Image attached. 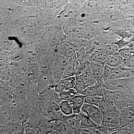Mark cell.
Masks as SVG:
<instances>
[{
    "instance_id": "9a60e30c",
    "label": "cell",
    "mask_w": 134,
    "mask_h": 134,
    "mask_svg": "<svg viewBox=\"0 0 134 134\" xmlns=\"http://www.w3.org/2000/svg\"><path fill=\"white\" fill-rule=\"evenodd\" d=\"M5 126L7 134H14L24 129L25 126L22 122L19 121H13L8 122Z\"/></svg>"
},
{
    "instance_id": "2e32d148",
    "label": "cell",
    "mask_w": 134,
    "mask_h": 134,
    "mask_svg": "<svg viewBox=\"0 0 134 134\" xmlns=\"http://www.w3.org/2000/svg\"><path fill=\"white\" fill-rule=\"evenodd\" d=\"M107 57V55L103 48L92 52L89 60L91 62L104 63Z\"/></svg>"
},
{
    "instance_id": "d590c367",
    "label": "cell",
    "mask_w": 134,
    "mask_h": 134,
    "mask_svg": "<svg viewBox=\"0 0 134 134\" xmlns=\"http://www.w3.org/2000/svg\"><path fill=\"white\" fill-rule=\"evenodd\" d=\"M24 130H21V131H19V132H16V133H15L14 134H24Z\"/></svg>"
},
{
    "instance_id": "44dd1931",
    "label": "cell",
    "mask_w": 134,
    "mask_h": 134,
    "mask_svg": "<svg viewBox=\"0 0 134 134\" xmlns=\"http://www.w3.org/2000/svg\"><path fill=\"white\" fill-rule=\"evenodd\" d=\"M76 82L74 89L76 91L77 94H80L87 88L88 86L85 83L81 77L79 76H76Z\"/></svg>"
},
{
    "instance_id": "e575fe53",
    "label": "cell",
    "mask_w": 134,
    "mask_h": 134,
    "mask_svg": "<svg viewBox=\"0 0 134 134\" xmlns=\"http://www.w3.org/2000/svg\"><path fill=\"white\" fill-rule=\"evenodd\" d=\"M128 47L134 53V42H131L129 44Z\"/></svg>"
},
{
    "instance_id": "7a4b0ae2",
    "label": "cell",
    "mask_w": 134,
    "mask_h": 134,
    "mask_svg": "<svg viewBox=\"0 0 134 134\" xmlns=\"http://www.w3.org/2000/svg\"><path fill=\"white\" fill-rule=\"evenodd\" d=\"M81 112L88 116L98 126H101L104 114L99 107L85 103Z\"/></svg>"
},
{
    "instance_id": "83f0119b",
    "label": "cell",
    "mask_w": 134,
    "mask_h": 134,
    "mask_svg": "<svg viewBox=\"0 0 134 134\" xmlns=\"http://www.w3.org/2000/svg\"><path fill=\"white\" fill-rule=\"evenodd\" d=\"M102 99V97H98V96L86 97L85 98V103L96 106L99 107Z\"/></svg>"
},
{
    "instance_id": "f1b7e54d",
    "label": "cell",
    "mask_w": 134,
    "mask_h": 134,
    "mask_svg": "<svg viewBox=\"0 0 134 134\" xmlns=\"http://www.w3.org/2000/svg\"><path fill=\"white\" fill-rule=\"evenodd\" d=\"M75 64L73 62L72 64L65 71L63 76L62 79L68 78L70 77L75 76Z\"/></svg>"
},
{
    "instance_id": "f546056e",
    "label": "cell",
    "mask_w": 134,
    "mask_h": 134,
    "mask_svg": "<svg viewBox=\"0 0 134 134\" xmlns=\"http://www.w3.org/2000/svg\"><path fill=\"white\" fill-rule=\"evenodd\" d=\"M95 128L102 134H111L113 132L120 129V128H110L104 126H99Z\"/></svg>"
},
{
    "instance_id": "30bf717a",
    "label": "cell",
    "mask_w": 134,
    "mask_h": 134,
    "mask_svg": "<svg viewBox=\"0 0 134 134\" xmlns=\"http://www.w3.org/2000/svg\"><path fill=\"white\" fill-rule=\"evenodd\" d=\"M90 65L93 76L98 84L102 85L103 83V72L104 64V63L91 62Z\"/></svg>"
},
{
    "instance_id": "603a6c76",
    "label": "cell",
    "mask_w": 134,
    "mask_h": 134,
    "mask_svg": "<svg viewBox=\"0 0 134 134\" xmlns=\"http://www.w3.org/2000/svg\"><path fill=\"white\" fill-rule=\"evenodd\" d=\"M77 94L76 91L74 88L62 92L60 93V96L62 100L67 101L71 100Z\"/></svg>"
},
{
    "instance_id": "3957f363",
    "label": "cell",
    "mask_w": 134,
    "mask_h": 134,
    "mask_svg": "<svg viewBox=\"0 0 134 134\" xmlns=\"http://www.w3.org/2000/svg\"><path fill=\"white\" fill-rule=\"evenodd\" d=\"M110 128H121L120 125L119 110L104 115L101 126Z\"/></svg>"
},
{
    "instance_id": "7402d4cb",
    "label": "cell",
    "mask_w": 134,
    "mask_h": 134,
    "mask_svg": "<svg viewBox=\"0 0 134 134\" xmlns=\"http://www.w3.org/2000/svg\"><path fill=\"white\" fill-rule=\"evenodd\" d=\"M107 56L117 54L119 49L118 46L114 43H110L105 46L104 48Z\"/></svg>"
},
{
    "instance_id": "d6a6232c",
    "label": "cell",
    "mask_w": 134,
    "mask_h": 134,
    "mask_svg": "<svg viewBox=\"0 0 134 134\" xmlns=\"http://www.w3.org/2000/svg\"><path fill=\"white\" fill-rule=\"evenodd\" d=\"M24 134H39L37 132L29 127H25Z\"/></svg>"
},
{
    "instance_id": "7c38bea8",
    "label": "cell",
    "mask_w": 134,
    "mask_h": 134,
    "mask_svg": "<svg viewBox=\"0 0 134 134\" xmlns=\"http://www.w3.org/2000/svg\"><path fill=\"white\" fill-rule=\"evenodd\" d=\"M90 64L86 68V69L80 75L83 81L88 87L98 84L93 76Z\"/></svg>"
},
{
    "instance_id": "ffe728a7",
    "label": "cell",
    "mask_w": 134,
    "mask_h": 134,
    "mask_svg": "<svg viewBox=\"0 0 134 134\" xmlns=\"http://www.w3.org/2000/svg\"><path fill=\"white\" fill-rule=\"evenodd\" d=\"M82 115L81 126L87 128H95L99 126L92 120L83 113L81 112Z\"/></svg>"
},
{
    "instance_id": "484cf974",
    "label": "cell",
    "mask_w": 134,
    "mask_h": 134,
    "mask_svg": "<svg viewBox=\"0 0 134 134\" xmlns=\"http://www.w3.org/2000/svg\"><path fill=\"white\" fill-rule=\"evenodd\" d=\"M102 98L110 104L114 105L113 91L104 88Z\"/></svg>"
},
{
    "instance_id": "ba28073f",
    "label": "cell",
    "mask_w": 134,
    "mask_h": 134,
    "mask_svg": "<svg viewBox=\"0 0 134 134\" xmlns=\"http://www.w3.org/2000/svg\"><path fill=\"white\" fill-rule=\"evenodd\" d=\"M114 105L117 110H121L127 107V97L125 92L121 91H113Z\"/></svg>"
},
{
    "instance_id": "74e56055",
    "label": "cell",
    "mask_w": 134,
    "mask_h": 134,
    "mask_svg": "<svg viewBox=\"0 0 134 134\" xmlns=\"http://www.w3.org/2000/svg\"><path fill=\"white\" fill-rule=\"evenodd\" d=\"M131 42H134V34H133V36H132V38H131Z\"/></svg>"
},
{
    "instance_id": "52a82bcc",
    "label": "cell",
    "mask_w": 134,
    "mask_h": 134,
    "mask_svg": "<svg viewBox=\"0 0 134 134\" xmlns=\"http://www.w3.org/2000/svg\"><path fill=\"white\" fill-rule=\"evenodd\" d=\"M76 82V76L62 79L54 86V90L58 93L74 88Z\"/></svg>"
},
{
    "instance_id": "6da1fadb",
    "label": "cell",
    "mask_w": 134,
    "mask_h": 134,
    "mask_svg": "<svg viewBox=\"0 0 134 134\" xmlns=\"http://www.w3.org/2000/svg\"><path fill=\"white\" fill-rule=\"evenodd\" d=\"M25 126L35 130L39 134H46L52 132L50 120L39 114H35L29 118L24 124Z\"/></svg>"
},
{
    "instance_id": "9c48e42d",
    "label": "cell",
    "mask_w": 134,
    "mask_h": 134,
    "mask_svg": "<svg viewBox=\"0 0 134 134\" xmlns=\"http://www.w3.org/2000/svg\"><path fill=\"white\" fill-rule=\"evenodd\" d=\"M126 79H111L104 82L102 85L104 88L111 91L119 90L124 92V89Z\"/></svg>"
},
{
    "instance_id": "8d00e7d4",
    "label": "cell",
    "mask_w": 134,
    "mask_h": 134,
    "mask_svg": "<svg viewBox=\"0 0 134 134\" xmlns=\"http://www.w3.org/2000/svg\"><path fill=\"white\" fill-rule=\"evenodd\" d=\"M46 134H59V133H58V132H55V131H52V132H49V133H48Z\"/></svg>"
},
{
    "instance_id": "277c9868",
    "label": "cell",
    "mask_w": 134,
    "mask_h": 134,
    "mask_svg": "<svg viewBox=\"0 0 134 134\" xmlns=\"http://www.w3.org/2000/svg\"><path fill=\"white\" fill-rule=\"evenodd\" d=\"M82 115L79 114H73L65 117L64 121L75 132V134H81L82 132V127L81 126Z\"/></svg>"
},
{
    "instance_id": "d4e9b609",
    "label": "cell",
    "mask_w": 134,
    "mask_h": 134,
    "mask_svg": "<svg viewBox=\"0 0 134 134\" xmlns=\"http://www.w3.org/2000/svg\"><path fill=\"white\" fill-rule=\"evenodd\" d=\"M90 62L89 60L80 63L75 64V76H79L86 69L90 63Z\"/></svg>"
},
{
    "instance_id": "4316f807",
    "label": "cell",
    "mask_w": 134,
    "mask_h": 134,
    "mask_svg": "<svg viewBox=\"0 0 134 134\" xmlns=\"http://www.w3.org/2000/svg\"><path fill=\"white\" fill-rule=\"evenodd\" d=\"M114 68L104 64L103 72V82L107 81L114 74Z\"/></svg>"
},
{
    "instance_id": "e0dca14e",
    "label": "cell",
    "mask_w": 134,
    "mask_h": 134,
    "mask_svg": "<svg viewBox=\"0 0 134 134\" xmlns=\"http://www.w3.org/2000/svg\"><path fill=\"white\" fill-rule=\"evenodd\" d=\"M124 60L117 54L107 56L104 64L113 68H116L122 65Z\"/></svg>"
},
{
    "instance_id": "1f68e13d",
    "label": "cell",
    "mask_w": 134,
    "mask_h": 134,
    "mask_svg": "<svg viewBox=\"0 0 134 134\" xmlns=\"http://www.w3.org/2000/svg\"><path fill=\"white\" fill-rule=\"evenodd\" d=\"M113 43L115 44L118 46L119 50L128 46L129 44L128 42L125 41L123 39H121L119 40H117V41Z\"/></svg>"
},
{
    "instance_id": "4fadbf2b",
    "label": "cell",
    "mask_w": 134,
    "mask_h": 134,
    "mask_svg": "<svg viewBox=\"0 0 134 134\" xmlns=\"http://www.w3.org/2000/svg\"><path fill=\"white\" fill-rule=\"evenodd\" d=\"M85 96L81 94H77L70 100L73 106L74 113H81L82 107L85 103Z\"/></svg>"
},
{
    "instance_id": "d6986e66",
    "label": "cell",
    "mask_w": 134,
    "mask_h": 134,
    "mask_svg": "<svg viewBox=\"0 0 134 134\" xmlns=\"http://www.w3.org/2000/svg\"><path fill=\"white\" fill-rule=\"evenodd\" d=\"M99 107L103 112L104 115L108 114L109 113L118 110L115 107V105L110 104L107 103L103 99V98L100 101Z\"/></svg>"
},
{
    "instance_id": "836d02e7",
    "label": "cell",
    "mask_w": 134,
    "mask_h": 134,
    "mask_svg": "<svg viewBox=\"0 0 134 134\" xmlns=\"http://www.w3.org/2000/svg\"><path fill=\"white\" fill-rule=\"evenodd\" d=\"M1 134H7L4 125H2L1 126Z\"/></svg>"
},
{
    "instance_id": "8992f818",
    "label": "cell",
    "mask_w": 134,
    "mask_h": 134,
    "mask_svg": "<svg viewBox=\"0 0 134 134\" xmlns=\"http://www.w3.org/2000/svg\"><path fill=\"white\" fill-rule=\"evenodd\" d=\"M108 44L105 38L99 35L91 40H88L87 44L85 48L92 52L96 50L103 49Z\"/></svg>"
},
{
    "instance_id": "cb8c5ba5",
    "label": "cell",
    "mask_w": 134,
    "mask_h": 134,
    "mask_svg": "<svg viewBox=\"0 0 134 134\" xmlns=\"http://www.w3.org/2000/svg\"><path fill=\"white\" fill-rule=\"evenodd\" d=\"M118 54L124 60L128 59L134 57V53L130 49L128 46L119 50Z\"/></svg>"
},
{
    "instance_id": "8fae6325",
    "label": "cell",
    "mask_w": 134,
    "mask_h": 134,
    "mask_svg": "<svg viewBox=\"0 0 134 134\" xmlns=\"http://www.w3.org/2000/svg\"><path fill=\"white\" fill-rule=\"evenodd\" d=\"M103 89L104 87L102 85L97 84L93 86H88L80 94L86 97L98 96L102 97Z\"/></svg>"
},
{
    "instance_id": "ac0fdd59",
    "label": "cell",
    "mask_w": 134,
    "mask_h": 134,
    "mask_svg": "<svg viewBox=\"0 0 134 134\" xmlns=\"http://www.w3.org/2000/svg\"><path fill=\"white\" fill-rule=\"evenodd\" d=\"M59 106L60 111L64 115L68 116L74 113L73 106L70 100H62Z\"/></svg>"
},
{
    "instance_id": "5b68a950",
    "label": "cell",
    "mask_w": 134,
    "mask_h": 134,
    "mask_svg": "<svg viewBox=\"0 0 134 134\" xmlns=\"http://www.w3.org/2000/svg\"><path fill=\"white\" fill-rule=\"evenodd\" d=\"M50 128L60 134H75L73 130L63 121L58 120H50Z\"/></svg>"
},
{
    "instance_id": "5bb4252c",
    "label": "cell",
    "mask_w": 134,
    "mask_h": 134,
    "mask_svg": "<svg viewBox=\"0 0 134 134\" xmlns=\"http://www.w3.org/2000/svg\"><path fill=\"white\" fill-rule=\"evenodd\" d=\"M129 69L123 66L122 65L117 68H114V74L110 77L109 80L127 79L129 77Z\"/></svg>"
},
{
    "instance_id": "4dcf8cb0",
    "label": "cell",
    "mask_w": 134,
    "mask_h": 134,
    "mask_svg": "<svg viewBox=\"0 0 134 134\" xmlns=\"http://www.w3.org/2000/svg\"><path fill=\"white\" fill-rule=\"evenodd\" d=\"M50 95L52 100L59 105L60 104L62 101V99L61 98L60 93L55 91L54 89L53 91H50Z\"/></svg>"
}]
</instances>
